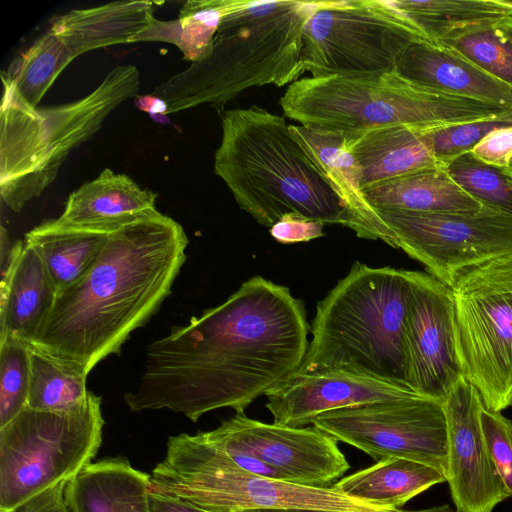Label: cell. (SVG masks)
I'll use <instances>...</instances> for the list:
<instances>
[{
  "mask_svg": "<svg viewBox=\"0 0 512 512\" xmlns=\"http://www.w3.org/2000/svg\"><path fill=\"white\" fill-rule=\"evenodd\" d=\"M417 393L345 370H295L266 392L274 423L289 427L313 424L320 415L348 407L392 401Z\"/></svg>",
  "mask_w": 512,
  "mask_h": 512,
  "instance_id": "obj_17",
  "label": "cell"
},
{
  "mask_svg": "<svg viewBox=\"0 0 512 512\" xmlns=\"http://www.w3.org/2000/svg\"><path fill=\"white\" fill-rule=\"evenodd\" d=\"M66 482L36 495L15 512H71L65 497Z\"/></svg>",
  "mask_w": 512,
  "mask_h": 512,
  "instance_id": "obj_39",
  "label": "cell"
},
{
  "mask_svg": "<svg viewBox=\"0 0 512 512\" xmlns=\"http://www.w3.org/2000/svg\"><path fill=\"white\" fill-rule=\"evenodd\" d=\"M159 4L126 0L73 9L54 17L49 30L76 58L94 49L131 42L155 19V6Z\"/></svg>",
  "mask_w": 512,
  "mask_h": 512,
  "instance_id": "obj_22",
  "label": "cell"
},
{
  "mask_svg": "<svg viewBox=\"0 0 512 512\" xmlns=\"http://www.w3.org/2000/svg\"><path fill=\"white\" fill-rule=\"evenodd\" d=\"M374 210L378 239L450 288L466 271L512 255V216L487 206L473 214Z\"/></svg>",
  "mask_w": 512,
  "mask_h": 512,
  "instance_id": "obj_12",
  "label": "cell"
},
{
  "mask_svg": "<svg viewBox=\"0 0 512 512\" xmlns=\"http://www.w3.org/2000/svg\"><path fill=\"white\" fill-rule=\"evenodd\" d=\"M202 435L221 451H240L258 458L284 481L295 484L330 487L350 468L338 441L315 426L269 424L242 412Z\"/></svg>",
  "mask_w": 512,
  "mask_h": 512,
  "instance_id": "obj_15",
  "label": "cell"
},
{
  "mask_svg": "<svg viewBox=\"0 0 512 512\" xmlns=\"http://www.w3.org/2000/svg\"><path fill=\"white\" fill-rule=\"evenodd\" d=\"M309 329L300 299L254 276L152 342L139 385L124 401L132 412L168 409L192 422L220 408L242 413L299 368Z\"/></svg>",
  "mask_w": 512,
  "mask_h": 512,
  "instance_id": "obj_1",
  "label": "cell"
},
{
  "mask_svg": "<svg viewBox=\"0 0 512 512\" xmlns=\"http://www.w3.org/2000/svg\"><path fill=\"white\" fill-rule=\"evenodd\" d=\"M497 261L512 267V255L505 257V258L498 259Z\"/></svg>",
  "mask_w": 512,
  "mask_h": 512,
  "instance_id": "obj_46",
  "label": "cell"
},
{
  "mask_svg": "<svg viewBox=\"0 0 512 512\" xmlns=\"http://www.w3.org/2000/svg\"><path fill=\"white\" fill-rule=\"evenodd\" d=\"M497 27L512 41V20L500 21Z\"/></svg>",
  "mask_w": 512,
  "mask_h": 512,
  "instance_id": "obj_45",
  "label": "cell"
},
{
  "mask_svg": "<svg viewBox=\"0 0 512 512\" xmlns=\"http://www.w3.org/2000/svg\"><path fill=\"white\" fill-rule=\"evenodd\" d=\"M425 40L389 1H318L304 24L300 59L312 77L395 72L403 52Z\"/></svg>",
  "mask_w": 512,
  "mask_h": 512,
  "instance_id": "obj_10",
  "label": "cell"
},
{
  "mask_svg": "<svg viewBox=\"0 0 512 512\" xmlns=\"http://www.w3.org/2000/svg\"><path fill=\"white\" fill-rule=\"evenodd\" d=\"M324 223L287 215L270 227V235L279 243L308 242L324 236Z\"/></svg>",
  "mask_w": 512,
  "mask_h": 512,
  "instance_id": "obj_38",
  "label": "cell"
},
{
  "mask_svg": "<svg viewBox=\"0 0 512 512\" xmlns=\"http://www.w3.org/2000/svg\"><path fill=\"white\" fill-rule=\"evenodd\" d=\"M389 3L418 26L430 41L454 28L512 20V2L504 0H395Z\"/></svg>",
  "mask_w": 512,
  "mask_h": 512,
  "instance_id": "obj_30",
  "label": "cell"
},
{
  "mask_svg": "<svg viewBox=\"0 0 512 512\" xmlns=\"http://www.w3.org/2000/svg\"><path fill=\"white\" fill-rule=\"evenodd\" d=\"M224 453L231 460H233L240 468L248 472H251L259 476L284 481L281 475L274 468H272L268 464L264 463L263 461L259 460L258 458L250 454L243 453L240 451H227Z\"/></svg>",
  "mask_w": 512,
  "mask_h": 512,
  "instance_id": "obj_42",
  "label": "cell"
},
{
  "mask_svg": "<svg viewBox=\"0 0 512 512\" xmlns=\"http://www.w3.org/2000/svg\"><path fill=\"white\" fill-rule=\"evenodd\" d=\"M31 375L27 407L51 413H70L86 406L91 391L88 374L78 365L44 354L31 346Z\"/></svg>",
  "mask_w": 512,
  "mask_h": 512,
  "instance_id": "obj_29",
  "label": "cell"
},
{
  "mask_svg": "<svg viewBox=\"0 0 512 512\" xmlns=\"http://www.w3.org/2000/svg\"><path fill=\"white\" fill-rule=\"evenodd\" d=\"M150 512H211L185 499L149 491Z\"/></svg>",
  "mask_w": 512,
  "mask_h": 512,
  "instance_id": "obj_41",
  "label": "cell"
},
{
  "mask_svg": "<svg viewBox=\"0 0 512 512\" xmlns=\"http://www.w3.org/2000/svg\"><path fill=\"white\" fill-rule=\"evenodd\" d=\"M510 406H512V399H511V401H510Z\"/></svg>",
  "mask_w": 512,
  "mask_h": 512,
  "instance_id": "obj_49",
  "label": "cell"
},
{
  "mask_svg": "<svg viewBox=\"0 0 512 512\" xmlns=\"http://www.w3.org/2000/svg\"><path fill=\"white\" fill-rule=\"evenodd\" d=\"M507 168L512 172V161L510 162V164Z\"/></svg>",
  "mask_w": 512,
  "mask_h": 512,
  "instance_id": "obj_48",
  "label": "cell"
},
{
  "mask_svg": "<svg viewBox=\"0 0 512 512\" xmlns=\"http://www.w3.org/2000/svg\"><path fill=\"white\" fill-rule=\"evenodd\" d=\"M75 58L50 30L2 71L3 96L30 108L38 104L60 73Z\"/></svg>",
  "mask_w": 512,
  "mask_h": 512,
  "instance_id": "obj_28",
  "label": "cell"
},
{
  "mask_svg": "<svg viewBox=\"0 0 512 512\" xmlns=\"http://www.w3.org/2000/svg\"><path fill=\"white\" fill-rule=\"evenodd\" d=\"M230 0H189L179 13L182 41L179 50L184 59L196 62L205 58Z\"/></svg>",
  "mask_w": 512,
  "mask_h": 512,
  "instance_id": "obj_34",
  "label": "cell"
},
{
  "mask_svg": "<svg viewBox=\"0 0 512 512\" xmlns=\"http://www.w3.org/2000/svg\"><path fill=\"white\" fill-rule=\"evenodd\" d=\"M497 24L482 22L454 28L433 42L457 52L484 72L512 87V41Z\"/></svg>",
  "mask_w": 512,
  "mask_h": 512,
  "instance_id": "obj_31",
  "label": "cell"
},
{
  "mask_svg": "<svg viewBox=\"0 0 512 512\" xmlns=\"http://www.w3.org/2000/svg\"><path fill=\"white\" fill-rule=\"evenodd\" d=\"M157 193L131 177L105 168L74 190L63 213L51 222L58 227L110 234L156 211Z\"/></svg>",
  "mask_w": 512,
  "mask_h": 512,
  "instance_id": "obj_18",
  "label": "cell"
},
{
  "mask_svg": "<svg viewBox=\"0 0 512 512\" xmlns=\"http://www.w3.org/2000/svg\"><path fill=\"white\" fill-rule=\"evenodd\" d=\"M446 481L442 470L405 458H385L333 484L343 494L396 510L423 491Z\"/></svg>",
  "mask_w": 512,
  "mask_h": 512,
  "instance_id": "obj_26",
  "label": "cell"
},
{
  "mask_svg": "<svg viewBox=\"0 0 512 512\" xmlns=\"http://www.w3.org/2000/svg\"><path fill=\"white\" fill-rule=\"evenodd\" d=\"M363 193L373 209L473 214L484 208L442 166L364 188Z\"/></svg>",
  "mask_w": 512,
  "mask_h": 512,
  "instance_id": "obj_24",
  "label": "cell"
},
{
  "mask_svg": "<svg viewBox=\"0 0 512 512\" xmlns=\"http://www.w3.org/2000/svg\"><path fill=\"white\" fill-rule=\"evenodd\" d=\"M136 106L150 115H167L169 109L167 103L160 97L151 94L138 96L135 100Z\"/></svg>",
  "mask_w": 512,
  "mask_h": 512,
  "instance_id": "obj_43",
  "label": "cell"
},
{
  "mask_svg": "<svg viewBox=\"0 0 512 512\" xmlns=\"http://www.w3.org/2000/svg\"><path fill=\"white\" fill-rule=\"evenodd\" d=\"M512 125V114L428 129L424 140L442 167L471 151L492 131Z\"/></svg>",
  "mask_w": 512,
  "mask_h": 512,
  "instance_id": "obj_35",
  "label": "cell"
},
{
  "mask_svg": "<svg viewBox=\"0 0 512 512\" xmlns=\"http://www.w3.org/2000/svg\"><path fill=\"white\" fill-rule=\"evenodd\" d=\"M247 512H287L285 510H255V511H247Z\"/></svg>",
  "mask_w": 512,
  "mask_h": 512,
  "instance_id": "obj_47",
  "label": "cell"
},
{
  "mask_svg": "<svg viewBox=\"0 0 512 512\" xmlns=\"http://www.w3.org/2000/svg\"><path fill=\"white\" fill-rule=\"evenodd\" d=\"M428 129L433 128L399 124L342 134L360 167L363 189L441 166L424 140Z\"/></svg>",
  "mask_w": 512,
  "mask_h": 512,
  "instance_id": "obj_21",
  "label": "cell"
},
{
  "mask_svg": "<svg viewBox=\"0 0 512 512\" xmlns=\"http://www.w3.org/2000/svg\"><path fill=\"white\" fill-rule=\"evenodd\" d=\"M101 404L91 392L86 406L75 412L26 407L0 428V512H15L92 463L105 424Z\"/></svg>",
  "mask_w": 512,
  "mask_h": 512,
  "instance_id": "obj_9",
  "label": "cell"
},
{
  "mask_svg": "<svg viewBox=\"0 0 512 512\" xmlns=\"http://www.w3.org/2000/svg\"><path fill=\"white\" fill-rule=\"evenodd\" d=\"M138 41H162L181 46L182 26L179 19L160 21L154 19L152 23L141 33L135 36L131 42Z\"/></svg>",
  "mask_w": 512,
  "mask_h": 512,
  "instance_id": "obj_40",
  "label": "cell"
},
{
  "mask_svg": "<svg viewBox=\"0 0 512 512\" xmlns=\"http://www.w3.org/2000/svg\"><path fill=\"white\" fill-rule=\"evenodd\" d=\"M481 426L492 463L512 497V421L485 406L481 411Z\"/></svg>",
  "mask_w": 512,
  "mask_h": 512,
  "instance_id": "obj_36",
  "label": "cell"
},
{
  "mask_svg": "<svg viewBox=\"0 0 512 512\" xmlns=\"http://www.w3.org/2000/svg\"><path fill=\"white\" fill-rule=\"evenodd\" d=\"M56 296L36 250L25 241L14 243L10 263L1 271L0 339L13 337L31 344Z\"/></svg>",
  "mask_w": 512,
  "mask_h": 512,
  "instance_id": "obj_20",
  "label": "cell"
},
{
  "mask_svg": "<svg viewBox=\"0 0 512 512\" xmlns=\"http://www.w3.org/2000/svg\"><path fill=\"white\" fill-rule=\"evenodd\" d=\"M221 128L214 172L259 224L270 228L293 215L355 230L344 201L284 117L256 105L229 109Z\"/></svg>",
  "mask_w": 512,
  "mask_h": 512,
  "instance_id": "obj_3",
  "label": "cell"
},
{
  "mask_svg": "<svg viewBox=\"0 0 512 512\" xmlns=\"http://www.w3.org/2000/svg\"><path fill=\"white\" fill-rule=\"evenodd\" d=\"M451 289L464 377L486 408L501 412L512 399V267L483 264Z\"/></svg>",
  "mask_w": 512,
  "mask_h": 512,
  "instance_id": "obj_11",
  "label": "cell"
},
{
  "mask_svg": "<svg viewBox=\"0 0 512 512\" xmlns=\"http://www.w3.org/2000/svg\"><path fill=\"white\" fill-rule=\"evenodd\" d=\"M445 168L450 177L482 205L512 216V172L507 167L486 164L467 153Z\"/></svg>",
  "mask_w": 512,
  "mask_h": 512,
  "instance_id": "obj_32",
  "label": "cell"
},
{
  "mask_svg": "<svg viewBox=\"0 0 512 512\" xmlns=\"http://www.w3.org/2000/svg\"><path fill=\"white\" fill-rule=\"evenodd\" d=\"M471 154L486 164L508 167L512 161V125L489 133Z\"/></svg>",
  "mask_w": 512,
  "mask_h": 512,
  "instance_id": "obj_37",
  "label": "cell"
},
{
  "mask_svg": "<svg viewBox=\"0 0 512 512\" xmlns=\"http://www.w3.org/2000/svg\"><path fill=\"white\" fill-rule=\"evenodd\" d=\"M288 512H322V511H298V510H290ZM396 512H456L451 506L447 504L437 505L426 509L415 510V511H406L402 509H398Z\"/></svg>",
  "mask_w": 512,
  "mask_h": 512,
  "instance_id": "obj_44",
  "label": "cell"
},
{
  "mask_svg": "<svg viewBox=\"0 0 512 512\" xmlns=\"http://www.w3.org/2000/svg\"><path fill=\"white\" fill-rule=\"evenodd\" d=\"M447 423L445 478L456 512H492L509 494L490 458L481 426L483 400L465 378L443 403Z\"/></svg>",
  "mask_w": 512,
  "mask_h": 512,
  "instance_id": "obj_16",
  "label": "cell"
},
{
  "mask_svg": "<svg viewBox=\"0 0 512 512\" xmlns=\"http://www.w3.org/2000/svg\"><path fill=\"white\" fill-rule=\"evenodd\" d=\"M188 242L183 227L158 210L110 233L87 273L57 294L30 345L87 374L120 355L170 295Z\"/></svg>",
  "mask_w": 512,
  "mask_h": 512,
  "instance_id": "obj_2",
  "label": "cell"
},
{
  "mask_svg": "<svg viewBox=\"0 0 512 512\" xmlns=\"http://www.w3.org/2000/svg\"><path fill=\"white\" fill-rule=\"evenodd\" d=\"M409 288L407 270L354 263L318 302L297 370H345L413 391L405 355Z\"/></svg>",
  "mask_w": 512,
  "mask_h": 512,
  "instance_id": "obj_5",
  "label": "cell"
},
{
  "mask_svg": "<svg viewBox=\"0 0 512 512\" xmlns=\"http://www.w3.org/2000/svg\"><path fill=\"white\" fill-rule=\"evenodd\" d=\"M136 66L118 65L76 101L30 108L6 96L0 110V195L13 211L56 179L68 155L89 140L122 103L137 96Z\"/></svg>",
  "mask_w": 512,
  "mask_h": 512,
  "instance_id": "obj_7",
  "label": "cell"
},
{
  "mask_svg": "<svg viewBox=\"0 0 512 512\" xmlns=\"http://www.w3.org/2000/svg\"><path fill=\"white\" fill-rule=\"evenodd\" d=\"M407 379L418 395L444 403L464 372L452 289L429 273L407 270Z\"/></svg>",
  "mask_w": 512,
  "mask_h": 512,
  "instance_id": "obj_14",
  "label": "cell"
},
{
  "mask_svg": "<svg viewBox=\"0 0 512 512\" xmlns=\"http://www.w3.org/2000/svg\"><path fill=\"white\" fill-rule=\"evenodd\" d=\"M31 345L13 337L0 339V428L28 404Z\"/></svg>",
  "mask_w": 512,
  "mask_h": 512,
  "instance_id": "obj_33",
  "label": "cell"
},
{
  "mask_svg": "<svg viewBox=\"0 0 512 512\" xmlns=\"http://www.w3.org/2000/svg\"><path fill=\"white\" fill-rule=\"evenodd\" d=\"M294 138L337 191L355 222L360 238L378 240L376 213L363 193L360 167L342 134L289 125Z\"/></svg>",
  "mask_w": 512,
  "mask_h": 512,
  "instance_id": "obj_25",
  "label": "cell"
},
{
  "mask_svg": "<svg viewBox=\"0 0 512 512\" xmlns=\"http://www.w3.org/2000/svg\"><path fill=\"white\" fill-rule=\"evenodd\" d=\"M279 104L301 126L339 134L399 124L437 128L512 114L511 108L421 87L396 71L301 78L289 84Z\"/></svg>",
  "mask_w": 512,
  "mask_h": 512,
  "instance_id": "obj_6",
  "label": "cell"
},
{
  "mask_svg": "<svg viewBox=\"0 0 512 512\" xmlns=\"http://www.w3.org/2000/svg\"><path fill=\"white\" fill-rule=\"evenodd\" d=\"M396 72L430 90L512 109V87L430 40L412 43L401 55Z\"/></svg>",
  "mask_w": 512,
  "mask_h": 512,
  "instance_id": "obj_19",
  "label": "cell"
},
{
  "mask_svg": "<svg viewBox=\"0 0 512 512\" xmlns=\"http://www.w3.org/2000/svg\"><path fill=\"white\" fill-rule=\"evenodd\" d=\"M313 426L374 460L405 458L442 470L447 461L443 403L421 395L326 412Z\"/></svg>",
  "mask_w": 512,
  "mask_h": 512,
  "instance_id": "obj_13",
  "label": "cell"
},
{
  "mask_svg": "<svg viewBox=\"0 0 512 512\" xmlns=\"http://www.w3.org/2000/svg\"><path fill=\"white\" fill-rule=\"evenodd\" d=\"M109 234L42 222L25 234V242L41 257L57 294L77 283L91 268Z\"/></svg>",
  "mask_w": 512,
  "mask_h": 512,
  "instance_id": "obj_27",
  "label": "cell"
},
{
  "mask_svg": "<svg viewBox=\"0 0 512 512\" xmlns=\"http://www.w3.org/2000/svg\"><path fill=\"white\" fill-rule=\"evenodd\" d=\"M150 474L122 457L90 463L66 484L71 512H150Z\"/></svg>",
  "mask_w": 512,
  "mask_h": 512,
  "instance_id": "obj_23",
  "label": "cell"
},
{
  "mask_svg": "<svg viewBox=\"0 0 512 512\" xmlns=\"http://www.w3.org/2000/svg\"><path fill=\"white\" fill-rule=\"evenodd\" d=\"M149 491L185 499L211 512L397 510L354 499L333 485L306 486L253 474L208 443L202 433L168 438L165 457L150 474Z\"/></svg>",
  "mask_w": 512,
  "mask_h": 512,
  "instance_id": "obj_8",
  "label": "cell"
},
{
  "mask_svg": "<svg viewBox=\"0 0 512 512\" xmlns=\"http://www.w3.org/2000/svg\"><path fill=\"white\" fill-rule=\"evenodd\" d=\"M318 1L230 0L209 54L152 92L169 114L223 106L242 91L298 80L304 24Z\"/></svg>",
  "mask_w": 512,
  "mask_h": 512,
  "instance_id": "obj_4",
  "label": "cell"
}]
</instances>
